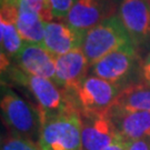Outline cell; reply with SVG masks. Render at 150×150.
Instances as JSON below:
<instances>
[{"label": "cell", "mask_w": 150, "mask_h": 150, "mask_svg": "<svg viewBox=\"0 0 150 150\" xmlns=\"http://www.w3.org/2000/svg\"><path fill=\"white\" fill-rule=\"evenodd\" d=\"M38 145L41 150H81V115L76 101L41 125Z\"/></svg>", "instance_id": "obj_1"}, {"label": "cell", "mask_w": 150, "mask_h": 150, "mask_svg": "<svg viewBox=\"0 0 150 150\" xmlns=\"http://www.w3.org/2000/svg\"><path fill=\"white\" fill-rule=\"evenodd\" d=\"M10 78L19 86L26 88L33 97L37 103L36 107L39 111L41 125L48 118L58 115L70 103L76 101L72 95L62 90L54 81L26 74L19 68L10 70Z\"/></svg>", "instance_id": "obj_2"}, {"label": "cell", "mask_w": 150, "mask_h": 150, "mask_svg": "<svg viewBox=\"0 0 150 150\" xmlns=\"http://www.w3.org/2000/svg\"><path fill=\"white\" fill-rule=\"evenodd\" d=\"M0 108L8 132L38 142L41 121L37 107L22 99L10 87L2 85Z\"/></svg>", "instance_id": "obj_3"}, {"label": "cell", "mask_w": 150, "mask_h": 150, "mask_svg": "<svg viewBox=\"0 0 150 150\" xmlns=\"http://www.w3.org/2000/svg\"><path fill=\"white\" fill-rule=\"evenodd\" d=\"M130 43L132 41L120 19L110 16L85 35L82 50L91 67L107 54Z\"/></svg>", "instance_id": "obj_4"}, {"label": "cell", "mask_w": 150, "mask_h": 150, "mask_svg": "<svg viewBox=\"0 0 150 150\" xmlns=\"http://www.w3.org/2000/svg\"><path fill=\"white\" fill-rule=\"evenodd\" d=\"M121 87L97 76H87L74 92L81 116L109 112L121 91Z\"/></svg>", "instance_id": "obj_5"}, {"label": "cell", "mask_w": 150, "mask_h": 150, "mask_svg": "<svg viewBox=\"0 0 150 150\" xmlns=\"http://www.w3.org/2000/svg\"><path fill=\"white\" fill-rule=\"evenodd\" d=\"M138 67V56L134 43L107 54L90 67L93 76L125 88L128 79Z\"/></svg>", "instance_id": "obj_6"}, {"label": "cell", "mask_w": 150, "mask_h": 150, "mask_svg": "<svg viewBox=\"0 0 150 150\" xmlns=\"http://www.w3.org/2000/svg\"><path fill=\"white\" fill-rule=\"evenodd\" d=\"M118 18L134 46L150 39V0H121Z\"/></svg>", "instance_id": "obj_7"}, {"label": "cell", "mask_w": 150, "mask_h": 150, "mask_svg": "<svg viewBox=\"0 0 150 150\" xmlns=\"http://www.w3.org/2000/svg\"><path fill=\"white\" fill-rule=\"evenodd\" d=\"M117 134L110 111L81 116V150H105Z\"/></svg>", "instance_id": "obj_8"}, {"label": "cell", "mask_w": 150, "mask_h": 150, "mask_svg": "<svg viewBox=\"0 0 150 150\" xmlns=\"http://www.w3.org/2000/svg\"><path fill=\"white\" fill-rule=\"evenodd\" d=\"M90 64L82 48L56 57V85L62 90L74 95L87 77Z\"/></svg>", "instance_id": "obj_9"}, {"label": "cell", "mask_w": 150, "mask_h": 150, "mask_svg": "<svg viewBox=\"0 0 150 150\" xmlns=\"http://www.w3.org/2000/svg\"><path fill=\"white\" fill-rule=\"evenodd\" d=\"M16 60L18 68L23 72L46 78L56 83V57L42 45L23 41Z\"/></svg>", "instance_id": "obj_10"}, {"label": "cell", "mask_w": 150, "mask_h": 150, "mask_svg": "<svg viewBox=\"0 0 150 150\" xmlns=\"http://www.w3.org/2000/svg\"><path fill=\"white\" fill-rule=\"evenodd\" d=\"M85 35L77 31L64 21L46 23L42 46L54 57H59L82 48Z\"/></svg>", "instance_id": "obj_11"}, {"label": "cell", "mask_w": 150, "mask_h": 150, "mask_svg": "<svg viewBox=\"0 0 150 150\" xmlns=\"http://www.w3.org/2000/svg\"><path fill=\"white\" fill-rule=\"evenodd\" d=\"M116 130L126 141L150 138V112L110 109Z\"/></svg>", "instance_id": "obj_12"}, {"label": "cell", "mask_w": 150, "mask_h": 150, "mask_svg": "<svg viewBox=\"0 0 150 150\" xmlns=\"http://www.w3.org/2000/svg\"><path fill=\"white\" fill-rule=\"evenodd\" d=\"M105 0H76L64 21L72 29L86 35L105 19Z\"/></svg>", "instance_id": "obj_13"}, {"label": "cell", "mask_w": 150, "mask_h": 150, "mask_svg": "<svg viewBox=\"0 0 150 150\" xmlns=\"http://www.w3.org/2000/svg\"><path fill=\"white\" fill-rule=\"evenodd\" d=\"M18 6L1 5L0 12V39H1V54L9 58H16L23 40L17 28Z\"/></svg>", "instance_id": "obj_14"}, {"label": "cell", "mask_w": 150, "mask_h": 150, "mask_svg": "<svg viewBox=\"0 0 150 150\" xmlns=\"http://www.w3.org/2000/svg\"><path fill=\"white\" fill-rule=\"evenodd\" d=\"M17 28L25 42L42 45L46 22L23 0L18 5Z\"/></svg>", "instance_id": "obj_15"}, {"label": "cell", "mask_w": 150, "mask_h": 150, "mask_svg": "<svg viewBox=\"0 0 150 150\" xmlns=\"http://www.w3.org/2000/svg\"><path fill=\"white\" fill-rule=\"evenodd\" d=\"M113 108L128 111L150 112V86L145 83H130L121 89Z\"/></svg>", "instance_id": "obj_16"}, {"label": "cell", "mask_w": 150, "mask_h": 150, "mask_svg": "<svg viewBox=\"0 0 150 150\" xmlns=\"http://www.w3.org/2000/svg\"><path fill=\"white\" fill-rule=\"evenodd\" d=\"M1 150H41L38 142L8 132L2 139Z\"/></svg>", "instance_id": "obj_17"}, {"label": "cell", "mask_w": 150, "mask_h": 150, "mask_svg": "<svg viewBox=\"0 0 150 150\" xmlns=\"http://www.w3.org/2000/svg\"><path fill=\"white\" fill-rule=\"evenodd\" d=\"M46 23L54 20V13L49 0H23Z\"/></svg>", "instance_id": "obj_18"}, {"label": "cell", "mask_w": 150, "mask_h": 150, "mask_svg": "<svg viewBox=\"0 0 150 150\" xmlns=\"http://www.w3.org/2000/svg\"><path fill=\"white\" fill-rule=\"evenodd\" d=\"M54 19H59L64 21L70 9L72 8L76 0H49Z\"/></svg>", "instance_id": "obj_19"}, {"label": "cell", "mask_w": 150, "mask_h": 150, "mask_svg": "<svg viewBox=\"0 0 150 150\" xmlns=\"http://www.w3.org/2000/svg\"><path fill=\"white\" fill-rule=\"evenodd\" d=\"M140 75L142 78V83L150 86V54L145 58L140 64Z\"/></svg>", "instance_id": "obj_20"}, {"label": "cell", "mask_w": 150, "mask_h": 150, "mask_svg": "<svg viewBox=\"0 0 150 150\" xmlns=\"http://www.w3.org/2000/svg\"><path fill=\"white\" fill-rule=\"evenodd\" d=\"M127 150H150V138L127 141Z\"/></svg>", "instance_id": "obj_21"}, {"label": "cell", "mask_w": 150, "mask_h": 150, "mask_svg": "<svg viewBox=\"0 0 150 150\" xmlns=\"http://www.w3.org/2000/svg\"><path fill=\"white\" fill-rule=\"evenodd\" d=\"M105 150H127V141L118 134L115 140Z\"/></svg>", "instance_id": "obj_22"}, {"label": "cell", "mask_w": 150, "mask_h": 150, "mask_svg": "<svg viewBox=\"0 0 150 150\" xmlns=\"http://www.w3.org/2000/svg\"><path fill=\"white\" fill-rule=\"evenodd\" d=\"M21 0H1V5H10V6H18Z\"/></svg>", "instance_id": "obj_23"}]
</instances>
